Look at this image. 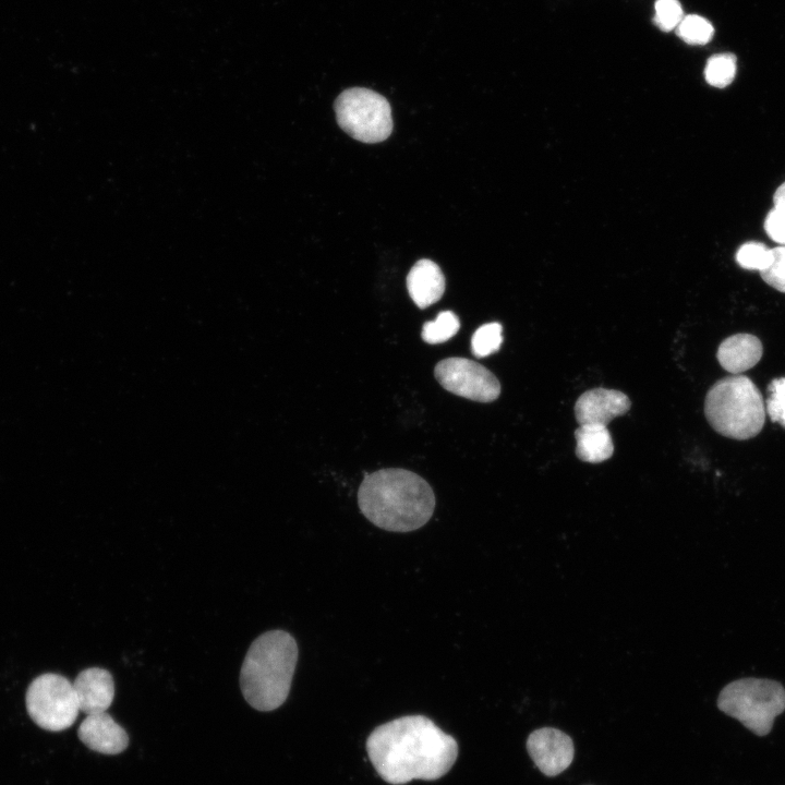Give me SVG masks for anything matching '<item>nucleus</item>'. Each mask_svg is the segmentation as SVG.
Listing matches in <instances>:
<instances>
[{
  "mask_svg": "<svg viewBox=\"0 0 785 785\" xmlns=\"http://www.w3.org/2000/svg\"><path fill=\"white\" fill-rule=\"evenodd\" d=\"M366 750L379 776L399 785L444 776L456 762L458 744L428 717L406 715L376 727Z\"/></svg>",
  "mask_w": 785,
  "mask_h": 785,
  "instance_id": "1",
  "label": "nucleus"
},
{
  "mask_svg": "<svg viewBox=\"0 0 785 785\" xmlns=\"http://www.w3.org/2000/svg\"><path fill=\"white\" fill-rule=\"evenodd\" d=\"M358 504L363 516L391 532H410L423 527L435 509L430 484L409 470L388 468L365 474Z\"/></svg>",
  "mask_w": 785,
  "mask_h": 785,
  "instance_id": "2",
  "label": "nucleus"
},
{
  "mask_svg": "<svg viewBox=\"0 0 785 785\" xmlns=\"http://www.w3.org/2000/svg\"><path fill=\"white\" fill-rule=\"evenodd\" d=\"M298 661V645L283 630H270L251 644L240 673L241 691L258 711H273L287 699Z\"/></svg>",
  "mask_w": 785,
  "mask_h": 785,
  "instance_id": "3",
  "label": "nucleus"
},
{
  "mask_svg": "<svg viewBox=\"0 0 785 785\" xmlns=\"http://www.w3.org/2000/svg\"><path fill=\"white\" fill-rule=\"evenodd\" d=\"M704 414L718 434L744 440L761 432L766 412L753 382L745 375H735L717 381L709 389Z\"/></svg>",
  "mask_w": 785,
  "mask_h": 785,
  "instance_id": "4",
  "label": "nucleus"
},
{
  "mask_svg": "<svg viewBox=\"0 0 785 785\" xmlns=\"http://www.w3.org/2000/svg\"><path fill=\"white\" fill-rule=\"evenodd\" d=\"M717 706L756 735L764 736L785 710V688L771 679H737L722 689Z\"/></svg>",
  "mask_w": 785,
  "mask_h": 785,
  "instance_id": "5",
  "label": "nucleus"
},
{
  "mask_svg": "<svg viewBox=\"0 0 785 785\" xmlns=\"http://www.w3.org/2000/svg\"><path fill=\"white\" fill-rule=\"evenodd\" d=\"M334 108L339 126L360 142H383L392 131L390 105L372 89H346L337 97Z\"/></svg>",
  "mask_w": 785,
  "mask_h": 785,
  "instance_id": "6",
  "label": "nucleus"
},
{
  "mask_svg": "<svg viewBox=\"0 0 785 785\" xmlns=\"http://www.w3.org/2000/svg\"><path fill=\"white\" fill-rule=\"evenodd\" d=\"M25 702L33 722L50 732L69 728L80 712L73 684L55 673L37 676L27 688Z\"/></svg>",
  "mask_w": 785,
  "mask_h": 785,
  "instance_id": "7",
  "label": "nucleus"
},
{
  "mask_svg": "<svg viewBox=\"0 0 785 785\" xmlns=\"http://www.w3.org/2000/svg\"><path fill=\"white\" fill-rule=\"evenodd\" d=\"M438 383L449 392L480 402L498 398L500 384L485 366L466 359L447 358L439 361L434 370Z\"/></svg>",
  "mask_w": 785,
  "mask_h": 785,
  "instance_id": "8",
  "label": "nucleus"
},
{
  "mask_svg": "<svg viewBox=\"0 0 785 785\" xmlns=\"http://www.w3.org/2000/svg\"><path fill=\"white\" fill-rule=\"evenodd\" d=\"M527 750L539 770L547 776H556L572 762V739L553 727L533 730L527 739Z\"/></svg>",
  "mask_w": 785,
  "mask_h": 785,
  "instance_id": "9",
  "label": "nucleus"
},
{
  "mask_svg": "<svg viewBox=\"0 0 785 785\" xmlns=\"http://www.w3.org/2000/svg\"><path fill=\"white\" fill-rule=\"evenodd\" d=\"M630 409L629 398L621 391L594 388L583 392L575 404V415L579 425L599 424L606 426L616 416Z\"/></svg>",
  "mask_w": 785,
  "mask_h": 785,
  "instance_id": "10",
  "label": "nucleus"
},
{
  "mask_svg": "<svg viewBox=\"0 0 785 785\" xmlns=\"http://www.w3.org/2000/svg\"><path fill=\"white\" fill-rule=\"evenodd\" d=\"M72 684L80 711L86 715L106 712L113 701V678L104 668L83 669Z\"/></svg>",
  "mask_w": 785,
  "mask_h": 785,
  "instance_id": "11",
  "label": "nucleus"
},
{
  "mask_svg": "<svg viewBox=\"0 0 785 785\" xmlns=\"http://www.w3.org/2000/svg\"><path fill=\"white\" fill-rule=\"evenodd\" d=\"M77 735L89 749L105 754H118L129 744L125 730L106 712L86 715Z\"/></svg>",
  "mask_w": 785,
  "mask_h": 785,
  "instance_id": "12",
  "label": "nucleus"
},
{
  "mask_svg": "<svg viewBox=\"0 0 785 785\" xmlns=\"http://www.w3.org/2000/svg\"><path fill=\"white\" fill-rule=\"evenodd\" d=\"M408 292L413 302L425 309L436 303L445 292V277L439 266L431 259H420L407 276Z\"/></svg>",
  "mask_w": 785,
  "mask_h": 785,
  "instance_id": "13",
  "label": "nucleus"
},
{
  "mask_svg": "<svg viewBox=\"0 0 785 785\" xmlns=\"http://www.w3.org/2000/svg\"><path fill=\"white\" fill-rule=\"evenodd\" d=\"M763 353L762 343L753 335L736 334L722 341L716 358L721 366L732 374L753 367Z\"/></svg>",
  "mask_w": 785,
  "mask_h": 785,
  "instance_id": "14",
  "label": "nucleus"
},
{
  "mask_svg": "<svg viewBox=\"0 0 785 785\" xmlns=\"http://www.w3.org/2000/svg\"><path fill=\"white\" fill-rule=\"evenodd\" d=\"M576 455L585 462L599 463L609 459L614 444L609 431L604 425L583 424L575 431Z\"/></svg>",
  "mask_w": 785,
  "mask_h": 785,
  "instance_id": "15",
  "label": "nucleus"
},
{
  "mask_svg": "<svg viewBox=\"0 0 785 785\" xmlns=\"http://www.w3.org/2000/svg\"><path fill=\"white\" fill-rule=\"evenodd\" d=\"M459 328L457 315L451 311H443L434 321L423 325L421 337L430 345L442 343L454 337Z\"/></svg>",
  "mask_w": 785,
  "mask_h": 785,
  "instance_id": "16",
  "label": "nucleus"
},
{
  "mask_svg": "<svg viewBox=\"0 0 785 785\" xmlns=\"http://www.w3.org/2000/svg\"><path fill=\"white\" fill-rule=\"evenodd\" d=\"M736 74V58L732 53H718L712 56L704 70L706 82L715 87L729 85Z\"/></svg>",
  "mask_w": 785,
  "mask_h": 785,
  "instance_id": "17",
  "label": "nucleus"
},
{
  "mask_svg": "<svg viewBox=\"0 0 785 785\" xmlns=\"http://www.w3.org/2000/svg\"><path fill=\"white\" fill-rule=\"evenodd\" d=\"M676 33L687 44L704 45L712 39L714 28L706 19L690 14L683 17Z\"/></svg>",
  "mask_w": 785,
  "mask_h": 785,
  "instance_id": "18",
  "label": "nucleus"
},
{
  "mask_svg": "<svg viewBox=\"0 0 785 785\" xmlns=\"http://www.w3.org/2000/svg\"><path fill=\"white\" fill-rule=\"evenodd\" d=\"M502 331L499 323H487L479 327L471 338L472 353L484 358L496 352L503 342Z\"/></svg>",
  "mask_w": 785,
  "mask_h": 785,
  "instance_id": "19",
  "label": "nucleus"
},
{
  "mask_svg": "<svg viewBox=\"0 0 785 785\" xmlns=\"http://www.w3.org/2000/svg\"><path fill=\"white\" fill-rule=\"evenodd\" d=\"M736 261L745 269L762 271L772 261V251L763 243L750 241L738 249Z\"/></svg>",
  "mask_w": 785,
  "mask_h": 785,
  "instance_id": "20",
  "label": "nucleus"
},
{
  "mask_svg": "<svg viewBox=\"0 0 785 785\" xmlns=\"http://www.w3.org/2000/svg\"><path fill=\"white\" fill-rule=\"evenodd\" d=\"M678 0H656L654 4V24L663 32L675 29L684 17Z\"/></svg>",
  "mask_w": 785,
  "mask_h": 785,
  "instance_id": "21",
  "label": "nucleus"
},
{
  "mask_svg": "<svg viewBox=\"0 0 785 785\" xmlns=\"http://www.w3.org/2000/svg\"><path fill=\"white\" fill-rule=\"evenodd\" d=\"M771 251L772 261L760 274L768 285L785 293V245L776 246Z\"/></svg>",
  "mask_w": 785,
  "mask_h": 785,
  "instance_id": "22",
  "label": "nucleus"
},
{
  "mask_svg": "<svg viewBox=\"0 0 785 785\" xmlns=\"http://www.w3.org/2000/svg\"><path fill=\"white\" fill-rule=\"evenodd\" d=\"M771 392L765 404V412L772 422L785 427V377L773 379L769 385Z\"/></svg>",
  "mask_w": 785,
  "mask_h": 785,
  "instance_id": "23",
  "label": "nucleus"
},
{
  "mask_svg": "<svg viewBox=\"0 0 785 785\" xmlns=\"http://www.w3.org/2000/svg\"><path fill=\"white\" fill-rule=\"evenodd\" d=\"M764 229L774 242L785 245V215L781 210L773 207L769 212Z\"/></svg>",
  "mask_w": 785,
  "mask_h": 785,
  "instance_id": "24",
  "label": "nucleus"
},
{
  "mask_svg": "<svg viewBox=\"0 0 785 785\" xmlns=\"http://www.w3.org/2000/svg\"><path fill=\"white\" fill-rule=\"evenodd\" d=\"M774 207L785 215V182L782 183L773 195Z\"/></svg>",
  "mask_w": 785,
  "mask_h": 785,
  "instance_id": "25",
  "label": "nucleus"
}]
</instances>
